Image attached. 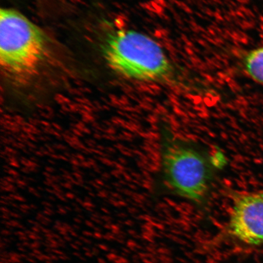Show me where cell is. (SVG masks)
Masks as SVG:
<instances>
[{
  "instance_id": "obj_1",
  "label": "cell",
  "mask_w": 263,
  "mask_h": 263,
  "mask_svg": "<svg viewBox=\"0 0 263 263\" xmlns=\"http://www.w3.org/2000/svg\"><path fill=\"white\" fill-rule=\"evenodd\" d=\"M44 31L22 13L0 11V64L12 80L25 82L38 73L48 54Z\"/></svg>"
},
{
  "instance_id": "obj_2",
  "label": "cell",
  "mask_w": 263,
  "mask_h": 263,
  "mask_svg": "<svg viewBox=\"0 0 263 263\" xmlns=\"http://www.w3.org/2000/svg\"><path fill=\"white\" fill-rule=\"evenodd\" d=\"M161 160L164 179L170 189L196 204H204L214 176L213 161L206 153L166 129Z\"/></svg>"
},
{
  "instance_id": "obj_3",
  "label": "cell",
  "mask_w": 263,
  "mask_h": 263,
  "mask_svg": "<svg viewBox=\"0 0 263 263\" xmlns=\"http://www.w3.org/2000/svg\"><path fill=\"white\" fill-rule=\"evenodd\" d=\"M108 66L133 80L162 81L172 77L173 68L160 46L149 36L133 30L114 33L104 47Z\"/></svg>"
},
{
  "instance_id": "obj_4",
  "label": "cell",
  "mask_w": 263,
  "mask_h": 263,
  "mask_svg": "<svg viewBox=\"0 0 263 263\" xmlns=\"http://www.w3.org/2000/svg\"><path fill=\"white\" fill-rule=\"evenodd\" d=\"M228 230L245 245H263V190L235 194Z\"/></svg>"
},
{
  "instance_id": "obj_5",
  "label": "cell",
  "mask_w": 263,
  "mask_h": 263,
  "mask_svg": "<svg viewBox=\"0 0 263 263\" xmlns=\"http://www.w3.org/2000/svg\"><path fill=\"white\" fill-rule=\"evenodd\" d=\"M242 66L248 77L263 87V45L246 52Z\"/></svg>"
}]
</instances>
